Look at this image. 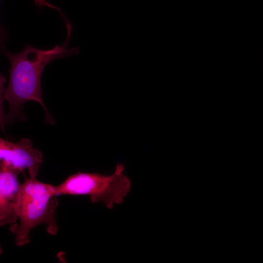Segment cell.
I'll list each match as a JSON object with an SVG mask.
<instances>
[{
	"label": "cell",
	"instance_id": "obj_8",
	"mask_svg": "<svg viewBox=\"0 0 263 263\" xmlns=\"http://www.w3.org/2000/svg\"><path fill=\"white\" fill-rule=\"evenodd\" d=\"M35 3L36 5H38L39 7L47 6L48 7L57 10L59 12H61V10L57 7L51 4L46 0H34Z\"/></svg>",
	"mask_w": 263,
	"mask_h": 263
},
{
	"label": "cell",
	"instance_id": "obj_6",
	"mask_svg": "<svg viewBox=\"0 0 263 263\" xmlns=\"http://www.w3.org/2000/svg\"><path fill=\"white\" fill-rule=\"evenodd\" d=\"M17 220L18 217L13 209L0 206V225H4L8 224H15ZM1 253L2 248L0 246V255Z\"/></svg>",
	"mask_w": 263,
	"mask_h": 263
},
{
	"label": "cell",
	"instance_id": "obj_7",
	"mask_svg": "<svg viewBox=\"0 0 263 263\" xmlns=\"http://www.w3.org/2000/svg\"><path fill=\"white\" fill-rule=\"evenodd\" d=\"M2 45L0 44V46ZM5 82L4 77L0 73V129L5 132L6 123V115L3 108L4 100L3 94L4 92V85Z\"/></svg>",
	"mask_w": 263,
	"mask_h": 263
},
{
	"label": "cell",
	"instance_id": "obj_5",
	"mask_svg": "<svg viewBox=\"0 0 263 263\" xmlns=\"http://www.w3.org/2000/svg\"><path fill=\"white\" fill-rule=\"evenodd\" d=\"M19 172L0 168V206L12 208L19 193L21 184L18 178Z\"/></svg>",
	"mask_w": 263,
	"mask_h": 263
},
{
	"label": "cell",
	"instance_id": "obj_9",
	"mask_svg": "<svg viewBox=\"0 0 263 263\" xmlns=\"http://www.w3.org/2000/svg\"><path fill=\"white\" fill-rule=\"evenodd\" d=\"M7 38V33L5 29L1 26L0 24V44L4 45V42Z\"/></svg>",
	"mask_w": 263,
	"mask_h": 263
},
{
	"label": "cell",
	"instance_id": "obj_4",
	"mask_svg": "<svg viewBox=\"0 0 263 263\" xmlns=\"http://www.w3.org/2000/svg\"><path fill=\"white\" fill-rule=\"evenodd\" d=\"M42 161V152L33 147L29 139L14 143L0 137V168L19 172L27 169L30 177L36 178Z\"/></svg>",
	"mask_w": 263,
	"mask_h": 263
},
{
	"label": "cell",
	"instance_id": "obj_3",
	"mask_svg": "<svg viewBox=\"0 0 263 263\" xmlns=\"http://www.w3.org/2000/svg\"><path fill=\"white\" fill-rule=\"evenodd\" d=\"M124 171V165L118 163L110 175L78 172L54 186L55 193L57 196L89 195L92 203L101 201L112 209L114 204H121L130 191L131 181Z\"/></svg>",
	"mask_w": 263,
	"mask_h": 263
},
{
	"label": "cell",
	"instance_id": "obj_1",
	"mask_svg": "<svg viewBox=\"0 0 263 263\" xmlns=\"http://www.w3.org/2000/svg\"><path fill=\"white\" fill-rule=\"evenodd\" d=\"M0 52L7 57L11 65L9 83L3 94L4 100L9 104L6 124L24 118L22 106L24 103L32 100L41 105L45 112V120L54 124V120L42 99L40 80L42 71L46 65L54 59L76 54L78 49H67L64 44L48 50L39 49L27 44L18 53L7 51L4 45L0 46Z\"/></svg>",
	"mask_w": 263,
	"mask_h": 263
},
{
	"label": "cell",
	"instance_id": "obj_2",
	"mask_svg": "<svg viewBox=\"0 0 263 263\" xmlns=\"http://www.w3.org/2000/svg\"><path fill=\"white\" fill-rule=\"evenodd\" d=\"M54 187L31 177L26 178L21 184L14 205L19 224L16 223L10 227L15 235L18 246L28 244L31 231L40 225H45L46 230L50 234L57 233L56 212L58 200Z\"/></svg>",
	"mask_w": 263,
	"mask_h": 263
}]
</instances>
